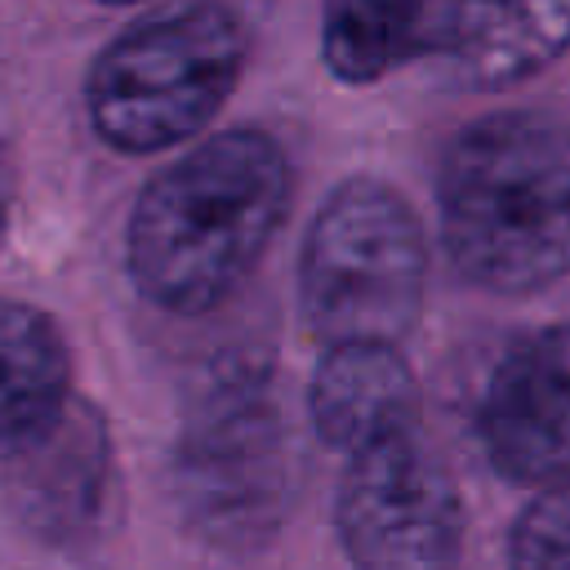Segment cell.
I'll return each mask as SVG.
<instances>
[{
    "label": "cell",
    "mask_w": 570,
    "mask_h": 570,
    "mask_svg": "<svg viewBox=\"0 0 570 570\" xmlns=\"http://www.w3.org/2000/svg\"><path fill=\"white\" fill-rule=\"evenodd\" d=\"M307 405L321 441L356 454L414 432L419 387L396 343H330L312 374Z\"/></svg>",
    "instance_id": "cell-8"
},
{
    "label": "cell",
    "mask_w": 570,
    "mask_h": 570,
    "mask_svg": "<svg viewBox=\"0 0 570 570\" xmlns=\"http://www.w3.org/2000/svg\"><path fill=\"white\" fill-rule=\"evenodd\" d=\"M490 463L521 485H570V325L508 347L481 396Z\"/></svg>",
    "instance_id": "cell-6"
},
{
    "label": "cell",
    "mask_w": 570,
    "mask_h": 570,
    "mask_svg": "<svg viewBox=\"0 0 570 570\" xmlns=\"http://www.w3.org/2000/svg\"><path fill=\"white\" fill-rule=\"evenodd\" d=\"M459 534V490L414 432L347 454L338 539L352 570H454Z\"/></svg>",
    "instance_id": "cell-5"
},
{
    "label": "cell",
    "mask_w": 570,
    "mask_h": 570,
    "mask_svg": "<svg viewBox=\"0 0 570 570\" xmlns=\"http://www.w3.org/2000/svg\"><path fill=\"white\" fill-rule=\"evenodd\" d=\"M289 205V165L258 129L196 142L138 196L125 232L134 285L165 312L218 307L258 263Z\"/></svg>",
    "instance_id": "cell-1"
},
{
    "label": "cell",
    "mask_w": 570,
    "mask_h": 570,
    "mask_svg": "<svg viewBox=\"0 0 570 570\" xmlns=\"http://www.w3.org/2000/svg\"><path fill=\"white\" fill-rule=\"evenodd\" d=\"M570 49V0H445L436 53L463 89H508Z\"/></svg>",
    "instance_id": "cell-7"
},
{
    "label": "cell",
    "mask_w": 570,
    "mask_h": 570,
    "mask_svg": "<svg viewBox=\"0 0 570 570\" xmlns=\"http://www.w3.org/2000/svg\"><path fill=\"white\" fill-rule=\"evenodd\" d=\"M187 481L200 512L258 508L276 481V419L254 401H227L187 450Z\"/></svg>",
    "instance_id": "cell-11"
},
{
    "label": "cell",
    "mask_w": 570,
    "mask_h": 570,
    "mask_svg": "<svg viewBox=\"0 0 570 570\" xmlns=\"http://www.w3.org/2000/svg\"><path fill=\"white\" fill-rule=\"evenodd\" d=\"M67 410V347L53 321L0 303V459L27 450Z\"/></svg>",
    "instance_id": "cell-9"
},
{
    "label": "cell",
    "mask_w": 570,
    "mask_h": 570,
    "mask_svg": "<svg viewBox=\"0 0 570 570\" xmlns=\"http://www.w3.org/2000/svg\"><path fill=\"white\" fill-rule=\"evenodd\" d=\"M441 236L454 267L494 294L570 272V134L543 116H485L441 165Z\"/></svg>",
    "instance_id": "cell-2"
},
{
    "label": "cell",
    "mask_w": 570,
    "mask_h": 570,
    "mask_svg": "<svg viewBox=\"0 0 570 570\" xmlns=\"http://www.w3.org/2000/svg\"><path fill=\"white\" fill-rule=\"evenodd\" d=\"M423 281V232L392 187L352 178L312 218L298 298L325 343H396L419 316Z\"/></svg>",
    "instance_id": "cell-4"
},
{
    "label": "cell",
    "mask_w": 570,
    "mask_h": 570,
    "mask_svg": "<svg viewBox=\"0 0 570 570\" xmlns=\"http://www.w3.org/2000/svg\"><path fill=\"white\" fill-rule=\"evenodd\" d=\"M445 0H325L321 53L338 80L365 85L410 58H432Z\"/></svg>",
    "instance_id": "cell-10"
},
{
    "label": "cell",
    "mask_w": 570,
    "mask_h": 570,
    "mask_svg": "<svg viewBox=\"0 0 570 570\" xmlns=\"http://www.w3.org/2000/svg\"><path fill=\"white\" fill-rule=\"evenodd\" d=\"M102 4H125V0H102Z\"/></svg>",
    "instance_id": "cell-14"
},
{
    "label": "cell",
    "mask_w": 570,
    "mask_h": 570,
    "mask_svg": "<svg viewBox=\"0 0 570 570\" xmlns=\"http://www.w3.org/2000/svg\"><path fill=\"white\" fill-rule=\"evenodd\" d=\"M245 31L223 4H187L125 27L85 85L94 129L120 151L191 138L236 89Z\"/></svg>",
    "instance_id": "cell-3"
},
{
    "label": "cell",
    "mask_w": 570,
    "mask_h": 570,
    "mask_svg": "<svg viewBox=\"0 0 570 570\" xmlns=\"http://www.w3.org/2000/svg\"><path fill=\"white\" fill-rule=\"evenodd\" d=\"M9 191H13V183H9V160H4V151H0V236H4V209H9Z\"/></svg>",
    "instance_id": "cell-13"
},
{
    "label": "cell",
    "mask_w": 570,
    "mask_h": 570,
    "mask_svg": "<svg viewBox=\"0 0 570 570\" xmlns=\"http://www.w3.org/2000/svg\"><path fill=\"white\" fill-rule=\"evenodd\" d=\"M512 570H570V485L543 490L521 521L512 525L508 543Z\"/></svg>",
    "instance_id": "cell-12"
}]
</instances>
